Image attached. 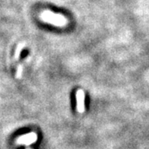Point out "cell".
<instances>
[{"instance_id":"6da1fadb","label":"cell","mask_w":149,"mask_h":149,"mask_svg":"<svg viewBox=\"0 0 149 149\" xmlns=\"http://www.w3.org/2000/svg\"><path fill=\"white\" fill-rule=\"evenodd\" d=\"M42 18L43 19V21L58 27H63L67 23V20L64 16L54 13L51 11H44L42 13Z\"/></svg>"},{"instance_id":"7a4b0ae2","label":"cell","mask_w":149,"mask_h":149,"mask_svg":"<svg viewBox=\"0 0 149 149\" xmlns=\"http://www.w3.org/2000/svg\"><path fill=\"white\" fill-rule=\"evenodd\" d=\"M37 140V135L35 133H27V134H24L21 137H19L18 139H17L16 143L17 144H24L29 146L31 144L36 143Z\"/></svg>"},{"instance_id":"3957f363","label":"cell","mask_w":149,"mask_h":149,"mask_svg":"<svg viewBox=\"0 0 149 149\" xmlns=\"http://www.w3.org/2000/svg\"><path fill=\"white\" fill-rule=\"evenodd\" d=\"M76 108L80 113L85 112V92L83 90H78L76 92Z\"/></svg>"},{"instance_id":"277c9868","label":"cell","mask_w":149,"mask_h":149,"mask_svg":"<svg viewBox=\"0 0 149 149\" xmlns=\"http://www.w3.org/2000/svg\"><path fill=\"white\" fill-rule=\"evenodd\" d=\"M21 72H22V66L21 65H19L18 70H17V78H19V77L21 76Z\"/></svg>"},{"instance_id":"5b68a950","label":"cell","mask_w":149,"mask_h":149,"mask_svg":"<svg viewBox=\"0 0 149 149\" xmlns=\"http://www.w3.org/2000/svg\"><path fill=\"white\" fill-rule=\"evenodd\" d=\"M28 149H31V148H28Z\"/></svg>"}]
</instances>
